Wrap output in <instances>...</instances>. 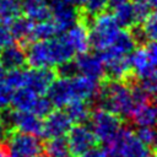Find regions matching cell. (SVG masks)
<instances>
[{
    "instance_id": "cell-1",
    "label": "cell",
    "mask_w": 157,
    "mask_h": 157,
    "mask_svg": "<svg viewBox=\"0 0 157 157\" xmlns=\"http://www.w3.org/2000/svg\"><path fill=\"white\" fill-rule=\"evenodd\" d=\"M104 150L109 157H148L155 150L144 145L134 131L124 124L118 132L105 142Z\"/></svg>"
},
{
    "instance_id": "cell-2",
    "label": "cell",
    "mask_w": 157,
    "mask_h": 157,
    "mask_svg": "<svg viewBox=\"0 0 157 157\" xmlns=\"http://www.w3.org/2000/svg\"><path fill=\"white\" fill-rule=\"evenodd\" d=\"M119 29L120 28L115 23L112 13L104 11L97 15L88 27L90 47H92L97 53L104 50L112 44Z\"/></svg>"
},
{
    "instance_id": "cell-3",
    "label": "cell",
    "mask_w": 157,
    "mask_h": 157,
    "mask_svg": "<svg viewBox=\"0 0 157 157\" xmlns=\"http://www.w3.org/2000/svg\"><path fill=\"white\" fill-rule=\"evenodd\" d=\"M88 121L91 124V130L97 140L105 144L118 132L125 120L115 113L101 108H94L91 110Z\"/></svg>"
},
{
    "instance_id": "cell-4",
    "label": "cell",
    "mask_w": 157,
    "mask_h": 157,
    "mask_svg": "<svg viewBox=\"0 0 157 157\" xmlns=\"http://www.w3.org/2000/svg\"><path fill=\"white\" fill-rule=\"evenodd\" d=\"M4 142L10 157H33L43 150V144L38 136L18 130L10 131Z\"/></svg>"
},
{
    "instance_id": "cell-5",
    "label": "cell",
    "mask_w": 157,
    "mask_h": 157,
    "mask_svg": "<svg viewBox=\"0 0 157 157\" xmlns=\"http://www.w3.org/2000/svg\"><path fill=\"white\" fill-rule=\"evenodd\" d=\"M52 20L58 26L60 34L74 26L78 20V7L71 0H45Z\"/></svg>"
},
{
    "instance_id": "cell-6",
    "label": "cell",
    "mask_w": 157,
    "mask_h": 157,
    "mask_svg": "<svg viewBox=\"0 0 157 157\" xmlns=\"http://www.w3.org/2000/svg\"><path fill=\"white\" fill-rule=\"evenodd\" d=\"M67 142L69 146L75 155V157L80 156L85 151L98 144L97 137L92 132V130L86 126V124H75L67 131Z\"/></svg>"
},
{
    "instance_id": "cell-7",
    "label": "cell",
    "mask_w": 157,
    "mask_h": 157,
    "mask_svg": "<svg viewBox=\"0 0 157 157\" xmlns=\"http://www.w3.org/2000/svg\"><path fill=\"white\" fill-rule=\"evenodd\" d=\"M55 78L56 75L53 66L25 69V87L39 96L47 92L49 85Z\"/></svg>"
},
{
    "instance_id": "cell-8",
    "label": "cell",
    "mask_w": 157,
    "mask_h": 157,
    "mask_svg": "<svg viewBox=\"0 0 157 157\" xmlns=\"http://www.w3.org/2000/svg\"><path fill=\"white\" fill-rule=\"evenodd\" d=\"M71 125L72 123L65 110H63L61 108L53 109L47 117H44L40 136L45 140L52 137L64 136L67 134Z\"/></svg>"
},
{
    "instance_id": "cell-9",
    "label": "cell",
    "mask_w": 157,
    "mask_h": 157,
    "mask_svg": "<svg viewBox=\"0 0 157 157\" xmlns=\"http://www.w3.org/2000/svg\"><path fill=\"white\" fill-rule=\"evenodd\" d=\"M75 61L77 64L78 74H82L97 82L104 80V63L98 53H80Z\"/></svg>"
},
{
    "instance_id": "cell-10",
    "label": "cell",
    "mask_w": 157,
    "mask_h": 157,
    "mask_svg": "<svg viewBox=\"0 0 157 157\" xmlns=\"http://www.w3.org/2000/svg\"><path fill=\"white\" fill-rule=\"evenodd\" d=\"M72 99H81L91 104L99 90V82L83 75H76L70 78Z\"/></svg>"
},
{
    "instance_id": "cell-11",
    "label": "cell",
    "mask_w": 157,
    "mask_h": 157,
    "mask_svg": "<svg viewBox=\"0 0 157 157\" xmlns=\"http://www.w3.org/2000/svg\"><path fill=\"white\" fill-rule=\"evenodd\" d=\"M47 97L56 108H64L71 99V86H70V78H61L56 77L48 87L47 90Z\"/></svg>"
},
{
    "instance_id": "cell-12",
    "label": "cell",
    "mask_w": 157,
    "mask_h": 157,
    "mask_svg": "<svg viewBox=\"0 0 157 157\" xmlns=\"http://www.w3.org/2000/svg\"><path fill=\"white\" fill-rule=\"evenodd\" d=\"M64 38L70 43L76 53H85L90 49V40H88V28L87 26L77 20V22L71 26L67 31L61 33Z\"/></svg>"
},
{
    "instance_id": "cell-13",
    "label": "cell",
    "mask_w": 157,
    "mask_h": 157,
    "mask_svg": "<svg viewBox=\"0 0 157 157\" xmlns=\"http://www.w3.org/2000/svg\"><path fill=\"white\" fill-rule=\"evenodd\" d=\"M15 42H17L18 44L26 47L27 44H29L32 42V31H33V26L34 22L28 18L27 16H17L13 20H11L10 22L6 23Z\"/></svg>"
},
{
    "instance_id": "cell-14",
    "label": "cell",
    "mask_w": 157,
    "mask_h": 157,
    "mask_svg": "<svg viewBox=\"0 0 157 157\" xmlns=\"http://www.w3.org/2000/svg\"><path fill=\"white\" fill-rule=\"evenodd\" d=\"M0 64L5 70L18 69L27 65L25 47L13 42L12 44L0 49Z\"/></svg>"
},
{
    "instance_id": "cell-15",
    "label": "cell",
    "mask_w": 157,
    "mask_h": 157,
    "mask_svg": "<svg viewBox=\"0 0 157 157\" xmlns=\"http://www.w3.org/2000/svg\"><path fill=\"white\" fill-rule=\"evenodd\" d=\"M128 118L136 126H153L156 123L155 101H150L134 107Z\"/></svg>"
},
{
    "instance_id": "cell-16",
    "label": "cell",
    "mask_w": 157,
    "mask_h": 157,
    "mask_svg": "<svg viewBox=\"0 0 157 157\" xmlns=\"http://www.w3.org/2000/svg\"><path fill=\"white\" fill-rule=\"evenodd\" d=\"M21 12L25 13L33 22L50 20L52 15L45 0H20Z\"/></svg>"
},
{
    "instance_id": "cell-17",
    "label": "cell",
    "mask_w": 157,
    "mask_h": 157,
    "mask_svg": "<svg viewBox=\"0 0 157 157\" xmlns=\"http://www.w3.org/2000/svg\"><path fill=\"white\" fill-rule=\"evenodd\" d=\"M64 108L71 123H75V124L88 123L92 108L87 102L81 99H71Z\"/></svg>"
},
{
    "instance_id": "cell-18",
    "label": "cell",
    "mask_w": 157,
    "mask_h": 157,
    "mask_svg": "<svg viewBox=\"0 0 157 157\" xmlns=\"http://www.w3.org/2000/svg\"><path fill=\"white\" fill-rule=\"evenodd\" d=\"M43 148L47 157H75L65 135L47 139V141L43 144Z\"/></svg>"
},
{
    "instance_id": "cell-19",
    "label": "cell",
    "mask_w": 157,
    "mask_h": 157,
    "mask_svg": "<svg viewBox=\"0 0 157 157\" xmlns=\"http://www.w3.org/2000/svg\"><path fill=\"white\" fill-rule=\"evenodd\" d=\"M37 96H39V94H36L33 91H31L29 88H27V87L23 86V87L16 88V91L12 92V97H11L10 104L15 109H18V110H29L31 112Z\"/></svg>"
},
{
    "instance_id": "cell-20",
    "label": "cell",
    "mask_w": 157,
    "mask_h": 157,
    "mask_svg": "<svg viewBox=\"0 0 157 157\" xmlns=\"http://www.w3.org/2000/svg\"><path fill=\"white\" fill-rule=\"evenodd\" d=\"M113 18L115 21V23L119 26V28H125L128 29L130 26H132L134 23H136V16L132 9L131 2L126 1L119 6H117L115 9H113Z\"/></svg>"
},
{
    "instance_id": "cell-21",
    "label": "cell",
    "mask_w": 157,
    "mask_h": 157,
    "mask_svg": "<svg viewBox=\"0 0 157 157\" xmlns=\"http://www.w3.org/2000/svg\"><path fill=\"white\" fill-rule=\"evenodd\" d=\"M59 34H60V31L52 18L40 21V22H34L33 31H32V42L50 39Z\"/></svg>"
},
{
    "instance_id": "cell-22",
    "label": "cell",
    "mask_w": 157,
    "mask_h": 157,
    "mask_svg": "<svg viewBox=\"0 0 157 157\" xmlns=\"http://www.w3.org/2000/svg\"><path fill=\"white\" fill-rule=\"evenodd\" d=\"M21 15L20 0H0V18L2 23H7Z\"/></svg>"
},
{
    "instance_id": "cell-23",
    "label": "cell",
    "mask_w": 157,
    "mask_h": 157,
    "mask_svg": "<svg viewBox=\"0 0 157 157\" xmlns=\"http://www.w3.org/2000/svg\"><path fill=\"white\" fill-rule=\"evenodd\" d=\"M56 77H61V78H72L74 76L78 75V69H77V64L75 61V59H70L63 63H59L56 65L53 66Z\"/></svg>"
},
{
    "instance_id": "cell-24",
    "label": "cell",
    "mask_w": 157,
    "mask_h": 157,
    "mask_svg": "<svg viewBox=\"0 0 157 157\" xmlns=\"http://www.w3.org/2000/svg\"><path fill=\"white\" fill-rule=\"evenodd\" d=\"M4 82L10 86L12 90L20 88L25 86V69L18 67V69H11L5 74Z\"/></svg>"
},
{
    "instance_id": "cell-25",
    "label": "cell",
    "mask_w": 157,
    "mask_h": 157,
    "mask_svg": "<svg viewBox=\"0 0 157 157\" xmlns=\"http://www.w3.org/2000/svg\"><path fill=\"white\" fill-rule=\"evenodd\" d=\"M54 109V105L53 103L49 101L48 97H44L43 94L40 96H37L36 101H34V104L31 109L32 113H34L37 117H39L40 119H43L44 117H47L52 110Z\"/></svg>"
},
{
    "instance_id": "cell-26",
    "label": "cell",
    "mask_w": 157,
    "mask_h": 157,
    "mask_svg": "<svg viewBox=\"0 0 157 157\" xmlns=\"http://www.w3.org/2000/svg\"><path fill=\"white\" fill-rule=\"evenodd\" d=\"M131 5L137 22H142L151 12L155 11V7L147 0H131Z\"/></svg>"
},
{
    "instance_id": "cell-27",
    "label": "cell",
    "mask_w": 157,
    "mask_h": 157,
    "mask_svg": "<svg viewBox=\"0 0 157 157\" xmlns=\"http://www.w3.org/2000/svg\"><path fill=\"white\" fill-rule=\"evenodd\" d=\"M134 134L144 145H146L151 150H155L156 134L153 126H139V129Z\"/></svg>"
},
{
    "instance_id": "cell-28",
    "label": "cell",
    "mask_w": 157,
    "mask_h": 157,
    "mask_svg": "<svg viewBox=\"0 0 157 157\" xmlns=\"http://www.w3.org/2000/svg\"><path fill=\"white\" fill-rule=\"evenodd\" d=\"M142 25V28L145 31V33L147 34L150 40H155L157 37V16L156 12H151L142 22H140Z\"/></svg>"
},
{
    "instance_id": "cell-29",
    "label": "cell",
    "mask_w": 157,
    "mask_h": 157,
    "mask_svg": "<svg viewBox=\"0 0 157 157\" xmlns=\"http://www.w3.org/2000/svg\"><path fill=\"white\" fill-rule=\"evenodd\" d=\"M12 92L13 90L10 86H7L5 82H0V109L9 107L11 102Z\"/></svg>"
},
{
    "instance_id": "cell-30",
    "label": "cell",
    "mask_w": 157,
    "mask_h": 157,
    "mask_svg": "<svg viewBox=\"0 0 157 157\" xmlns=\"http://www.w3.org/2000/svg\"><path fill=\"white\" fill-rule=\"evenodd\" d=\"M15 42L6 23H0V49L12 44Z\"/></svg>"
},
{
    "instance_id": "cell-31",
    "label": "cell",
    "mask_w": 157,
    "mask_h": 157,
    "mask_svg": "<svg viewBox=\"0 0 157 157\" xmlns=\"http://www.w3.org/2000/svg\"><path fill=\"white\" fill-rule=\"evenodd\" d=\"M77 157H109L107 151L104 150V147H98L97 145L91 147L90 150L85 151L83 153H81Z\"/></svg>"
},
{
    "instance_id": "cell-32",
    "label": "cell",
    "mask_w": 157,
    "mask_h": 157,
    "mask_svg": "<svg viewBox=\"0 0 157 157\" xmlns=\"http://www.w3.org/2000/svg\"><path fill=\"white\" fill-rule=\"evenodd\" d=\"M126 1H129V0H108V9L113 10L117 6H119V5H121V4L126 2Z\"/></svg>"
},
{
    "instance_id": "cell-33",
    "label": "cell",
    "mask_w": 157,
    "mask_h": 157,
    "mask_svg": "<svg viewBox=\"0 0 157 157\" xmlns=\"http://www.w3.org/2000/svg\"><path fill=\"white\" fill-rule=\"evenodd\" d=\"M7 134H9V132H7V130H6V128H5L4 123H2V120L0 119V142L6 139Z\"/></svg>"
},
{
    "instance_id": "cell-34",
    "label": "cell",
    "mask_w": 157,
    "mask_h": 157,
    "mask_svg": "<svg viewBox=\"0 0 157 157\" xmlns=\"http://www.w3.org/2000/svg\"><path fill=\"white\" fill-rule=\"evenodd\" d=\"M0 157H10L9 151H7V147H6V145H5L4 141L0 142Z\"/></svg>"
},
{
    "instance_id": "cell-35",
    "label": "cell",
    "mask_w": 157,
    "mask_h": 157,
    "mask_svg": "<svg viewBox=\"0 0 157 157\" xmlns=\"http://www.w3.org/2000/svg\"><path fill=\"white\" fill-rule=\"evenodd\" d=\"M5 74H6V71H5L4 66L0 64V82H4V78H5Z\"/></svg>"
},
{
    "instance_id": "cell-36",
    "label": "cell",
    "mask_w": 157,
    "mask_h": 157,
    "mask_svg": "<svg viewBox=\"0 0 157 157\" xmlns=\"http://www.w3.org/2000/svg\"><path fill=\"white\" fill-rule=\"evenodd\" d=\"M71 1H72V4H74L75 6L81 7V6L85 4V1H86V0H71Z\"/></svg>"
},
{
    "instance_id": "cell-37",
    "label": "cell",
    "mask_w": 157,
    "mask_h": 157,
    "mask_svg": "<svg viewBox=\"0 0 157 157\" xmlns=\"http://www.w3.org/2000/svg\"><path fill=\"white\" fill-rule=\"evenodd\" d=\"M147 1H148V2H150L152 6H153V7L156 6V2H157V0H147Z\"/></svg>"
},
{
    "instance_id": "cell-38",
    "label": "cell",
    "mask_w": 157,
    "mask_h": 157,
    "mask_svg": "<svg viewBox=\"0 0 157 157\" xmlns=\"http://www.w3.org/2000/svg\"><path fill=\"white\" fill-rule=\"evenodd\" d=\"M33 157H47L45 155H40V153H38V155H36V156H33Z\"/></svg>"
},
{
    "instance_id": "cell-39",
    "label": "cell",
    "mask_w": 157,
    "mask_h": 157,
    "mask_svg": "<svg viewBox=\"0 0 157 157\" xmlns=\"http://www.w3.org/2000/svg\"><path fill=\"white\" fill-rule=\"evenodd\" d=\"M0 23H2V22H1V18H0Z\"/></svg>"
}]
</instances>
